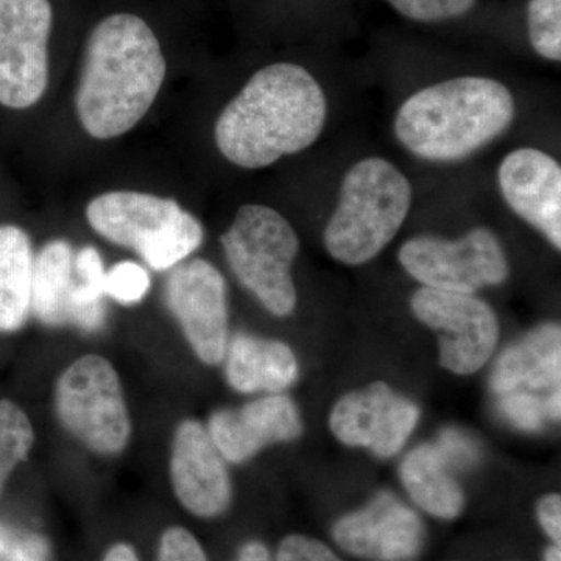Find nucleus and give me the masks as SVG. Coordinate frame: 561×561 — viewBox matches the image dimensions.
<instances>
[{
    "label": "nucleus",
    "mask_w": 561,
    "mask_h": 561,
    "mask_svg": "<svg viewBox=\"0 0 561 561\" xmlns=\"http://www.w3.org/2000/svg\"><path fill=\"white\" fill-rule=\"evenodd\" d=\"M527 28L538 55L546 60H561V0H530Z\"/></svg>",
    "instance_id": "393cba45"
},
{
    "label": "nucleus",
    "mask_w": 561,
    "mask_h": 561,
    "mask_svg": "<svg viewBox=\"0 0 561 561\" xmlns=\"http://www.w3.org/2000/svg\"><path fill=\"white\" fill-rule=\"evenodd\" d=\"M561 332L545 324L505 350L491 373V390L496 394L513 390L560 393Z\"/></svg>",
    "instance_id": "f3484780"
},
{
    "label": "nucleus",
    "mask_w": 561,
    "mask_h": 561,
    "mask_svg": "<svg viewBox=\"0 0 561 561\" xmlns=\"http://www.w3.org/2000/svg\"><path fill=\"white\" fill-rule=\"evenodd\" d=\"M103 561H139V559L138 553H136L130 545L119 542V545H114L113 548L106 552Z\"/></svg>",
    "instance_id": "72a5a7b5"
},
{
    "label": "nucleus",
    "mask_w": 561,
    "mask_h": 561,
    "mask_svg": "<svg viewBox=\"0 0 561 561\" xmlns=\"http://www.w3.org/2000/svg\"><path fill=\"white\" fill-rule=\"evenodd\" d=\"M165 69L160 41L146 21L116 13L99 22L88 38L76 94L88 135L105 140L130 131L153 105Z\"/></svg>",
    "instance_id": "f03ea898"
},
{
    "label": "nucleus",
    "mask_w": 561,
    "mask_h": 561,
    "mask_svg": "<svg viewBox=\"0 0 561 561\" xmlns=\"http://www.w3.org/2000/svg\"><path fill=\"white\" fill-rule=\"evenodd\" d=\"M149 290V273L136 262L122 261L105 272L103 294L121 305H136L144 300Z\"/></svg>",
    "instance_id": "a878e982"
},
{
    "label": "nucleus",
    "mask_w": 561,
    "mask_h": 561,
    "mask_svg": "<svg viewBox=\"0 0 561 561\" xmlns=\"http://www.w3.org/2000/svg\"><path fill=\"white\" fill-rule=\"evenodd\" d=\"M49 0H0V103L31 108L49 83Z\"/></svg>",
    "instance_id": "1a4fd4ad"
},
{
    "label": "nucleus",
    "mask_w": 561,
    "mask_h": 561,
    "mask_svg": "<svg viewBox=\"0 0 561 561\" xmlns=\"http://www.w3.org/2000/svg\"><path fill=\"white\" fill-rule=\"evenodd\" d=\"M33 261L27 232L0 227V332L21 330L31 316Z\"/></svg>",
    "instance_id": "412c9836"
},
{
    "label": "nucleus",
    "mask_w": 561,
    "mask_h": 561,
    "mask_svg": "<svg viewBox=\"0 0 561 561\" xmlns=\"http://www.w3.org/2000/svg\"><path fill=\"white\" fill-rule=\"evenodd\" d=\"M236 561H271V556L262 542L250 541L243 546Z\"/></svg>",
    "instance_id": "473e14b6"
},
{
    "label": "nucleus",
    "mask_w": 561,
    "mask_h": 561,
    "mask_svg": "<svg viewBox=\"0 0 561 561\" xmlns=\"http://www.w3.org/2000/svg\"><path fill=\"white\" fill-rule=\"evenodd\" d=\"M412 312L440 334V364L456 375H472L489 362L500 339L496 313L474 295L421 287Z\"/></svg>",
    "instance_id": "9d476101"
},
{
    "label": "nucleus",
    "mask_w": 561,
    "mask_h": 561,
    "mask_svg": "<svg viewBox=\"0 0 561 561\" xmlns=\"http://www.w3.org/2000/svg\"><path fill=\"white\" fill-rule=\"evenodd\" d=\"M334 540L353 556L378 561H405L419 556L423 523L397 496L381 493L360 511L335 523Z\"/></svg>",
    "instance_id": "4468645a"
},
{
    "label": "nucleus",
    "mask_w": 561,
    "mask_h": 561,
    "mask_svg": "<svg viewBox=\"0 0 561 561\" xmlns=\"http://www.w3.org/2000/svg\"><path fill=\"white\" fill-rule=\"evenodd\" d=\"M435 446L442 453L443 459L446 460L449 468L470 467V465L476 463L479 457L474 443L467 435L456 430L443 432Z\"/></svg>",
    "instance_id": "7c9ffc66"
},
{
    "label": "nucleus",
    "mask_w": 561,
    "mask_h": 561,
    "mask_svg": "<svg viewBox=\"0 0 561 561\" xmlns=\"http://www.w3.org/2000/svg\"><path fill=\"white\" fill-rule=\"evenodd\" d=\"M419 419V408L411 400L387 383L376 382L335 402L330 427L343 445L365 448L387 459L401 451Z\"/></svg>",
    "instance_id": "f8f14e48"
},
{
    "label": "nucleus",
    "mask_w": 561,
    "mask_h": 561,
    "mask_svg": "<svg viewBox=\"0 0 561 561\" xmlns=\"http://www.w3.org/2000/svg\"><path fill=\"white\" fill-rule=\"evenodd\" d=\"M328 117L327 95L294 62L257 70L216 122L220 153L243 169H262L311 147Z\"/></svg>",
    "instance_id": "f257e3e1"
},
{
    "label": "nucleus",
    "mask_w": 561,
    "mask_h": 561,
    "mask_svg": "<svg viewBox=\"0 0 561 561\" xmlns=\"http://www.w3.org/2000/svg\"><path fill=\"white\" fill-rule=\"evenodd\" d=\"M402 268L430 289L474 294L508 276L507 257L496 236L474 228L459 239L416 236L401 247Z\"/></svg>",
    "instance_id": "6e6552de"
},
{
    "label": "nucleus",
    "mask_w": 561,
    "mask_h": 561,
    "mask_svg": "<svg viewBox=\"0 0 561 561\" xmlns=\"http://www.w3.org/2000/svg\"><path fill=\"white\" fill-rule=\"evenodd\" d=\"M515 114V99L501 81L459 77L402 103L394 135L421 160L460 161L507 131Z\"/></svg>",
    "instance_id": "7ed1b4c3"
},
{
    "label": "nucleus",
    "mask_w": 561,
    "mask_h": 561,
    "mask_svg": "<svg viewBox=\"0 0 561 561\" xmlns=\"http://www.w3.org/2000/svg\"><path fill=\"white\" fill-rule=\"evenodd\" d=\"M225 375L241 393L276 394L298 378V360L286 343L238 334L228 342Z\"/></svg>",
    "instance_id": "a211bd4d"
},
{
    "label": "nucleus",
    "mask_w": 561,
    "mask_h": 561,
    "mask_svg": "<svg viewBox=\"0 0 561 561\" xmlns=\"http://www.w3.org/2000/svg\"><path fill=\"white\" fill-rule=\"evenodd\" d=\"M77 284L73 290L72 309H70V324L87 332L102 330L105 324V294H103V278L105 267L101 253L94 247H83L76 254Z\"/></svg>",
    "instance_id": "4be33fe9"
},
{
    "label": "nucleus",
    "mask_w": 561,
    "mask_h": 561,
    "mask_svg": "<svg viewBox=\"0 0 561 561\" xmlns=\"http://www.w3.org/2000/svg\"><path fill=\"white\" fill-rule=\"evenodd\" d=\"M398 13L416 22H442L465 16L478 0H387Z\"/></svg>",
    "instance_id": "bb28decb"
},
{
    "label": "nucleus",
    "mask_w": 561,
    "mask_h": 561,
    "mask_svg": "<svg viewBox=\"0 0 561 561\" xmlns=\"http://www.w3.org/2000/svg\"><path fill=\"white\" fill-rule=\"evenodd\" d=\"M545 561H561L560 545H553L548 549Z\"/></svg>",
    "instance_id": "f704fd0d"
},
{
    "label": "nucleus",
    "mask_w": 561,
    "mask_h": 561,
    "mask_svg": "<svg viewBox=\"0 0 561 561\" xmlns=\"http://www.w3.org/2000/svg\"><path fill=\"white\" fill-rule=\"evenodd\" d=\"M165 302L195 356L206 365L224 362L230 342L224 275L210 262L192 260L171 268Z\"/></svg>",
    "instance_id": "9b49d317"
},
{
    "label": "nucleus",
    "mask_w": 561,
    "mask_h": 561,
    "mask_svg": "<svg viewBox=\"0 0 561 561\" xmlns=\"http://www.w3.org/2000/svg\"><path fill=\"white\" fill-rule=\"evenodd\" d=\"M35 443V431L27 413L16 402L0 400V493Z\"/></svg>",
    "instance_id": "5701e85b"
},
{
    "label": "nucleus",
    "mask_w": 561,
    "mask_h": 561,
    "mask_svg": "<svg viewBox=\"0 0 561 561\" xmlns=\"http://www.w3.org/2000/svg\"><path fill=\"white\" fill-rule=\"evenodd\" d=\"M538 519L542 530L560 545L561 538V500L559 494H548L538 504Z\"/></svg>",
    "instance_id": "2f4dec72"
},
{
    "label": "nucleus",
    "mask_w": 561,
    "mask_h": 561,
    "mask_svg": "<svg viewBox=\"0 0 561 561\" xmlns=\"http://www.w3.org/2000/svg\"><path fill=\"white\" fill-rule=\"evenodd\" d=\"M220 241L239 283L273 316H290L297 306L291 265L300 241L289 221L268 206L245 205Z\"/></svg>",
    "instance_id": "423d86ee"
},
{
    "label": "nucleus",
    "mask_w": 561,
    "mask_h": 561,
    "mask_svg": "<svg viewBox=\"0 0 561 561\" xmlns=\"http://www.w3.org/2000/svg\"><path fill=\"white\" fill-rule=\"evenodd\" d=\"M206 430L225 460L243 463L265 446L300 437L302 423L294 401L276 393L214 412Z\"/></svg>",
    "instance_id": "dca6fc26"
},
{
    "label": "nucleus",
    "mask_w": 561,
    "mask_h": 561,
    "mask_svg": "<svg viewBox=\"0 0 561 561\" xmlns=\"http://www.w3.org/2000/svg\"><path fill=\"white\" fill-rule=\"evenodd\" d=\"M411 203V183L390 161L356 162L343 179L337 208L324 230L328 253L346 265L375 260L401 230Z\"/></svg>",
    "instance_id": "20e7f679"
},
{
    "label": "nucleus",
    "mask_w": 561,
    "mask_h": 561,
    "mask_svg": "<svg viewBox=\"0 0 561 561\" xmlns=\"http://www.w3.org/2000/svg\"><path fill=\"white\" fill-rule=\"evenodd\" d=\"M73 261L76 251L62 239L47 242L33 261L31 309L46 327L70 324L77 284Z\"/></svg>",
    "instance_id": "6ab92c4d"
},
{
    "label": "nucleus",
    "mask_w": 561,
    "mask_h": 561,
    "mask_svg": "<svg viewBox=\"0 0 561 561\" xmlns=\"http://www.w3.org/2000/svg\"><path fill=\"white\" fill-rule=\"evenodd\" d=\"M0 561H47V548L41 538L0 524Z\"/></svg>",
    "instance_id": "cd10ccee"
},
{
    "label": "nucleus",
    "mask_w": 561,
    "mask_h": 561,
    "mask_svg": "<svg viewBox=\"0 0 561 561\" xmlns=\"http://www.w3.org/2000/svg\"><path fill=\"white\" fill-rule=\"evenodd\" d=\"M497 397V411L518 430L540 431L546 421L560 419V394L541 398L527 390H513Z\"/></svg>",
    "instance_id": "b1692460"
},
{
    "label": "nucleus",
    "mask_w": 561,
    "mask_h": 561,
    "mask_svg": "<svg viewBox=\"0 0 561 561\" xmlns=\"http://www.w3.org/2000/svg\"><path fill=\"white\" fill-rule=\"evenodd\" d=\"M92 230L106 241L135 250L157 272L171 271L201 249V220L172 198L142 192L117 191L99 195L88 205Z\"/></svg>",
    "instance_id": "39448f33"
},
{
    "label": "nucleus",
    "mask_w": 561,
    "mask_h": 561,
    "mask_svg": "<svg viewBox=\"0 0 561 561\" xmlns=\"http://www.w3.org/2000/svg\"><path fill=\"white\" fill-rule=\"evenodd\" d=\"M502 197L513 213L561 247V168L545 151L518 149L508 153L497 172Z\"/></svg>",
    "instance_id": "2eb2a0df"
},
{
    "label": "nucleus",
    "mask_w": 561,
    "mask_h": 561,
    "mask_svg": "<svg viewBox=\"0 0 561 561\" xmlns=\"http://www.w3.org/2000/svg\"><path fill=\"white\" fill-rule=\"evenodd\" d=\"M401 481L415 504L435 518L454 519L465 505V494L435 445H421L405 456Z\"/></svg>",
    "instance_id": "aec40b11"
},
{
    "label": "nucleus",
    "mask_w": 561,
    "mask_h": 561,
    "mask_svg": "<svg viewBox=\"0 0 561 561\" xmlns=\"http://www.w3.org/2000/svg\"><path fill=\"white\" fill-rule=\"evenodd\" d=\"M171 482L176 500L198 518H216L231 502L227 460L201 421L184 420L173 434Z\"/></svg>",
    "instance_id": "ddd939ff"
},
{
    "label": "nucleus",
    "mask_w": 561,
    "mask_h": 561,
    "mask_svg": "<svg viewBox=\"0 0 561 561\" xmlns=\"http://www.w3.org/2000/svg\"><path fill=\"white\" fill-rule=\"evenodd\" d=\"M158 561H208V557L190 530L171 527L162 534Z\"/></svg>",
    "instance_id": "c85d7f7f"
},
{
    "label": "nucleus",
    "mask_w": 561,
    "mask_h": 561,
    "mask_svg": "<svg viewBox=\"0 0 561 561\" xmlns=\"http://www.w3.org/2000/svg\"><path fill=\"white\" fill-rule=\"evenodd\" d=\"M275 561H342L324 542L305 535H290L279 545Z\"/></svg>",
    "instance_id": "c756f323"
},
{
    "label": "nucleus",
    "mask_w": 561,
    "mask_h": 561,
    "mask_svg": "<svg viewBox=\"0 0 561 561\" xmlns=\"http://www.w3.org/2000/svg\"><path fill=\"white\" fill-rule=\"evenodd\" d=\"M55 411L61 426L99 456H117L131 437V420L119 375L95 354L69 365L55 387Z\"/></svg>",
    "instance_id": "0eeeda50"
}]
</instances>
